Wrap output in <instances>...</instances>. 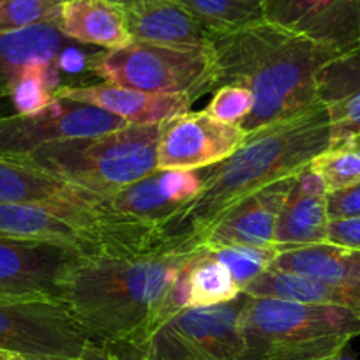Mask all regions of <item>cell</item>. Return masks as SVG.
<instances>
[{
  "mask_svg": "<svg viewBox=\"0 0 360 360\" xmlns=\"http://www.w3.org/2000/svg\"><path fill=\"white\" fill-rule=\"evenodd\" d=\"M48 4H51V6H58V8H60L62 4H64V2H68V0H46Z\"/></svg>",
  "mask_w": 360,
  "mask_h": 360,
  "instance_id": "36",
  "label": "cell"
},
{
  "mask_svg": "<svg viewBox=\"0 0 360 360\" xmlns=\"http://www.w3.org/2000/svg\"><path fill=\"white\" fill-rule=\"evenodd\" d=\"M108 2H113L117 6H122V8H131V6L138 4V2H143V0H108Z\"/></svg>",
  "mask_w": 360,
  "mask_h": 360,
  "instance_id": "35",
  "label": "cell"
},
{
  "mask_svg": "<svg viewBox=\"0 0 360 360\" xmlns=\"http://www.w3.org/2000/svg\"><path fill=\"white\" fill-rule=\"evenodd\" d=\"M209 255L223 263L230 270L233 281L240 286L244 292L258 276L272 266L279 249L276 245L269 248H242V245H231V248H207Z\"/></svg>",
  "mask_w": 360,
  "mask_h": 360,
  "instance_id": "28",
  "label": "cell"
},
{
  "mask_svg": "<svg viewBox=\"0 0 360 360\" xmlns=\"http://www.w3.org/2000/svg\"><path fill=\"white\" fill-rule=\"evenodd\" d=\"M210 44L219 65V86H244L255 98L251 115L240 124L248 134L316 106L318 75L339 53L266 20L214 34Z\"/></svg>",
  "mask_w": 360,
  "mask_h": 360,
  "instance_id": "2",
  "label": "cell"
},
{
  "mask_svg": "<svg viewBox=\"0 0 360 360\" xmlns=\"http://www.w3.org/2000/svg\"><path fill=\"white\" fill-rule=\"evenodd\" d=\"M124 11L133 41L179 48L212 46V30L176 0H143Z\"/></svg>",
  "mask_w": 360,
  "mask_h": 360,
  "instance_id": "17",
  "label": "cell"
},
{
  "mask_svg": "<svg viewBox=\"0 0 360 360\" xmlns=\"http://www.w3.org/2000/svg\"><path fill=\"white\" fill-rule=\"evenodd\" d=\"M94 209H58L36 203H0V235L68 244L86 258L98 256Z\"/></svg>",
  "mask_w": 360,
  "mask_h": 360,
  "instance_id": "13",
  "label": "cell"
},
{
  "mask_svg": "<svg viewBox=\"0 0 360 360\" xmlns=\"http://www.w3.org/2000/svg\"><path fill=\"white\" fill-rule=\"evenodd\" d=\"M86 259L79 249L0 235V300L64 302L72 272Z\"/></svg>",
  "mask_w": 360,
  "mask_h": 360,
  "instance_id": "9",
  "label": "cell"
},
{
  "mask_svg": "<svg viewBox=\"0 0 360 360\" xmlns=\"http://www.w3.org/2000/svg\"><path fill=\"white\" fill-rule=\"evenodd\" d=\"M98 196L22 161L0 159V203H36L58 209H94Z\"/></svg>",
  "mask_w": 360,
  "mask_h": 360,
  "instance_id": "19",
  "label": "cell"
},
{
  "mask_svg": "<svg viewBox=\"0 0 360 360\" xmlns=\"http://www.w3.org/2000/svg\"><path fill=\"white\" fill-rule=\"evenodd\" d=\"M327 188L311 166L297 175L292 191L281 207L274 230V245L281 251L299 245L327 242Z\"/></svg>",
  "mask_w": 360,
  "mask_h": 360,
  "instance_id": "16",
  "label": "cell"
},
{
  "mask_svg": "<svg viewBox=\"0 0 360 360\" xmlns=\"http://www.w3.org/2000/svg\"><path fill=\"white\" fill-rule=\"evenodd\" d=\"M86 62L83 53H79L75 48H68V50H62L60 55L57 58V68L64 69L68 72H79L82 69L86 68Z\"/></svg>",
  "mask_w": 360,
  "mask_h": 360,
  "instance_id": "34",
  "label": "cell"
},
{
  "mask_svg": "<svg viewBox=\"0 0 360 360\" xmlns=\"http://www.w3.org/2000/svg\"><path fill=\"white\" fill-rule=\"evenodd\" d=\"M265 20L323 46L360 43V0H265Z\"/></svg>",
  "mask_w": 360,
  "mask_h": 360,
  "instance_id": "12",
  "label": "cell"
},
{
  "mask_svg": "<svg viewBox=\"0 0 360 360\" xmlns=\"http://www.w3.org/2000/svg\"><path fill=\"white\" fill-rule=\"evenodd\" d=\"M309 166L321 176L327 193L360 184V134L332 141Z\"/></svg>",
  "mask_w": 360,
  "mask_h": 360,
  "instance_id": "27",
  "label": "cell"
},
{
  "mask_svg": "<svg viewBox=\"0 0 360 360\" xmlns=\"http://www.w3.org/2000/svg\"><path fill=\"white\" fill-rule=\"evenodd\" d=\"M318 99L330 119L332 141L360 134V43L321 68Z\"/></svg>",
  "mask_w": 360,
  "mask_h": 360,
  "instance_id": "18",
  "label": "cell"
},
{
  "mask_svg": "<svg viewBox=\"0 0 360 360\" xmlns=\"http://www.w3.org/2000/svg\"><path fill=\"white\" fill-rule=\"evenodd\" d=\"M11 360H147L145 346L96 342L78 356H16Z\"/></svg>",
  "mask_w": 360,
  "mask_h": 360,
  "instance_id": "31",
  "label": "cell"
},
{
  "mask_svg": "<svg viewBox=\"0 0 360 360\" xmlns=\"http://www.w3.org/2000/svg\"><path fill=\"white\" fill-rule=\"evenodd\" d=\"M11 353H6V352H0V360H11Z\"/></svg>",
  "mask_w": 360,
  "mask_h": 360,
  "instance_id": "37",
  "label": "cell"
},
{
  "mask_svg": "<svg viewBox=\"0 0 360 360\" xmlns=\"http://www.w3.org/2000/svg\"><path fill=\"white\" fill-rule=\"evenodd\" d=\"M327 242L360 251V219L330 221L328 223Z\"/></svg>",
  "mask_w": 360,
  "mask_h": 360,
  "instance_id": "33",
  "label": "cell"
},
{
  "mask_svg": "<svg viewBox=\"0 0 360 360\" xmlns=\"http://www.w3.org/2000/svg\"><path fill=\"white\" fill-rule=\"evenodd\" d=\"M86 68L106 83L184 96L191 103L219 89V65L212 46L179 48L131 41L90 57Z\"/></svg>",
  "mask_w": 360,
  "mask_h": 360,
  "instance_id": "6",
  "label": "cell"
},
{
  "mask_svg": "<svg viewBox=\"0 0 360 360\" xmlns=\"http://www.w3.org/2000/svg\"><path fill=\"white\" fill-rule=\"evenodd\" d=\"M330 143V119L321 103L299 117L249 133L230 158L203 175L196 198L166 224V251L186 252L203 245L224 214L266 186L297 176Z\"/></svg>",
  "mask_w": 360,
  "mask_h": 360,
  "instance_id": "1",
  "label": "cell"
},
{
  "mask_svg": "<svg viewBox=\"0 0 360 360\" xmlns=\"http://www.w3.org/2000/svg\"><path fill=\"white\" fill-rule=\"evenodd\" d=\"M214 34L231 32L265 20V0H176Z\"/></svg>",
  "mask_w": 360,
  "mask_h": 360,
  "instance_id": "25",
  "label": "cell"
},
{
  "mask_svg": "<svg viewBox=\"0 0 360 360\" xmlns=\"http://www.w3.org/2000/svg\"><path fill=\"white\" fill-rule=\"evenodd\" d=\"M65 36L57 23H34L0 32V85L8 83L27 65L57 64Z\"/></svg>",
  "mask_w": 360,
  "mask_h": 360,
  "instance_id": "23",
  "label": "cell"
},
{
  "mask_svg": "<svg viewBox=\"0 0 360 360\" xmlns=\"http://www.w3.org/2000/svg\"><path fill=\"white\" fill-rule=\"evenodd\" d=\"M334 360H355V359H349V356H345V355H342V353H341V355L335 356Z\"/></svg>",
  "mask_w": 360,
  "mask_h": 360,
  "instance_id": "38",
  "label": "cell"
},
{
  "mask_svg": "<svg viewBox=\"0 0 360 360\" xmlns=\"http://www.w3.org/2000/svg\"><path fill=\"white\" fill-rule=\"evenodd\" d=\"M238 360H332L360 335V313L327 304L245 293Z\"/></svg>",
  "mask_w": 360,
  "mask_h": 360,
  "instance_id": "4",
  "label": "cell"
},
{
  "mask_svg": "<svg viewBox=\"0 0 360 360\" xmlns=\"http://www.w3.org/2000/svg\"><path fill=\"white\" fill-rule=\"evenodd\" d=\"M126 126V120L99 106L55 98L41 112L0 119V159L16 161L50 141L98 136Z\"/></svg>",
  "mask_w": 360,
  "mask_h": 360,
  "instance_id": "10",
  "label": "cell"
},
{
  "mask_svg": "<svg viewBox=\"0 0 360 360\" xmlns=\"http://www.w3.org/2000/svg\"><path fill=\"white\" fill-rule=\"evenodd\" d=\"M255 108V98L248 89L238 85H223L214 92L207 112L216 119L240 126Z\"/></svg>",
  "mask_w": 360,
  "mask_h": 360,
  "instance_id": "30",
  "label": "cell"
},
{
  "mask_svg": "<svg viewBox=\"0 0 360 360\" xmlns=\"http://www.w3.org/2000/svg\"><path fill=\"white\" fill-rule=\"evenodd\" d=\"M57 25L69 39L105 50L122 48L133 41L124 8L108 0H68L60 6Z\"/></svg>",
  "mask_w": 360,
  "mask_h": 360,
  "instance_id": "20",
  "label": "cell"
},
{
  "mask_svg": "<svg viewBox=\"0 0 360 360\" xmlns=\"http://www.w3.org/2000/svg\"><path fill=\"white\" fill-rule=\"evenodd\" d=\"M96 341L58 300H0V352L78 356Z\"/></svg>",
  "mask_w": 360,
  "mask_h": 360,
  "instance_id": "8",
  "label": "cell"
},
{
  "mask_svg": "<svg viewBox=\"0 0 360 360\" xmlns=\"http://www.w3.org/2000/svg\"><path fill=\"white\" fill-rule=\"evenodd\" d=\"M244 293L251 297H276L297 302L327 304L360 313V286L334 285L274 269H269L258 276Z\"/></svg>",
  "mask_w": 360,
  "mask_h": 360,
  "instance_id": "22",
  "label": "cell"
},
{
  "mask_svg": "<svg viewBox=\"0 0 360 360\" xmlns=\"http://www.w3.org/2000/svg\"><path fill=\"white\" fill-rule=\"evenodd\" d=\"M328 221L360 219V184L327 193Z\"/></svg>",
  "mask_w": 360,
  "mask_h": 360,
  "instance_id": "32",
  "label": "cell"
},
{
  "mask_svg": "<svg viewBox=\"0 0 360 360\" xmlns=\"http://www.w3.org/2000/svg\"><path fill=\"white\" fill-rule=\"evenodd\" d=\"M338 356H339V355H338ZM332 360H334V359H332Z\"/></svg>",
  "mask_w": 360,
  "mask_h": 360,
  "instance_id": "39",
  "label": "cell"
},
{
  "mask_svg": "<svg viewBox=\"0 0 360 360\" xmlns=\"http://www.w3.org/2000/svg\"><path fill=\"white\" fill-rule=\"evenodd\" d=\"M270 269L334 285L360 286V251L323 242L279 251Z\"/></svg>",
  "mask_w": 360,
  "mask_h": 360,
  "instance_id": "21",
  "label": "cell"
},
{
  "mask_svg": "<svg viewBox=\"0 0 360 360\" xmlns=\"http://www.w3.org/2000/svg\"><path fill=\"white\" fill-rule=\"evenodd\" d=\"M159 134L161 124H129L98 136L50 141L16 161L106 198L158 169Z\"/></svg>",
  "mask_w": 360,
  "mask_h": 360,
  "instance_id": "5",
  "label": "cell"
},
{
  "mask_svg": "<svg viewBox=\"0 0 360 360\" xmlns=\"http://www.w3.org/2000/svg\"><path fill=\"white\" fill-rule=\"evenodd\" d=\"M297 176L279 180L245 198L224 214L207 233L205 248H269L274 245V230L281 207Z\"/></svg>",
  "mask_w": 360,
  "mask_h": 360,
  "instance_id": "14",
  "label": "cell"
},
{
  "mask_svg": "<svg viewBox=\"0 0 360 360\" xmlns=\"http://www.w3.org/2000/svg\"><path fill=\"white\" fill-rule=\"evenodd\" d=\"M60 8L46 0H0V32L34 25L58 23Z\"/></svg>",
  "mask_w": 360,
  "mask_h": 360,
  "instance_id": "29",
  "label": "cell"
},
{
  "mask_svg": "<svg viewBox=\"0 0 360 360\" xmlns=\"http://www.w3.org/2000/svg\"><path fill=\"white\" fill-rule=\"evenodd\" d=\"M238 124H228L203 112H186L161 124L158 169L196 172L230 158L245 141Z\"/></svg>",
  "mask_w": 360,
  "mask_h": 360,
  "instance_id": "11",
  "label": "cell"
},
{
  "mask_svg": "<svg viewBox=\"0 0 360 360\" xmlns=\"http://www.w3.org/2000/svg\"><path fill=\"white\" fill-rule=\"evenodd\" d=\"M200 248L152 258L83 259L69 279L64 304L96 342L145 346L173 316L169 290Z\"/></svg>",
  "mask_w": 360,
  "mask_h": 360,
  "instance_id": "3",
  "label": "cell"
},
{
  "mask_svg": "<svg viewBox=\"0 0 360 360\" xmlns=\"http://www.w3.org/2000/svg\"><path fill=\"white\" fill-rule=\"evenodd\" d=\"M53 96L99 106L124 119L131 126L162 124L173 117L189 112L193 105L184 96L145 92L106 82L83 86H58Z\"/></svg>",
  "mask_w": 360,
  "mask_h": 360,
  "instance_id": "15",
  "label": "cell"
},
{
  "mask_svg": "<svg viewBox=\"0 0 360 360\" xmlns=\"http://www.w3.org/2000/svg\"><path fill=\"white\" fill-rule=\"evenodd\" d=\"M57 69V64L27 65L9 79L8 94L11 96L16 113L30 115L53 101V92L58 89Z\"/></svg>",
  "mask_w": 360,
  "mask_h": 360,
  "instance_id": "26",
  "label": "cell"
},
{
  "mask_svg": "<svg viewBox=\"0 0 360 360\" xmlns=\"http://www.w3.org/2000/svg\"><path fill=\"white\" fill-rule=\"evenodd\" d=\"M244 302L242 292L230 302L179 311L148 339L147 360H238L245 349Z\"/></svg>",
  "mask_w": 360,
  "mask_h": 360,
  "instance_id": "7",
  "label": "cell"
},
{
  "mask_svg": "<svg viewBox=\"0 0 360 360\" xmlns=\"http://www.w3.org/2000/svg\"><path fill=\"white\" fill-rule=\"evenodd\" d=\"M188 307H207L235 300L242 293L230 270L209 255L205 245L184 269Z\"/></svg>",
  "mask_w": 360,
  "mask_h": 360,
  "instance_id": "24",
  "label": "cell"
}]
</instances>
